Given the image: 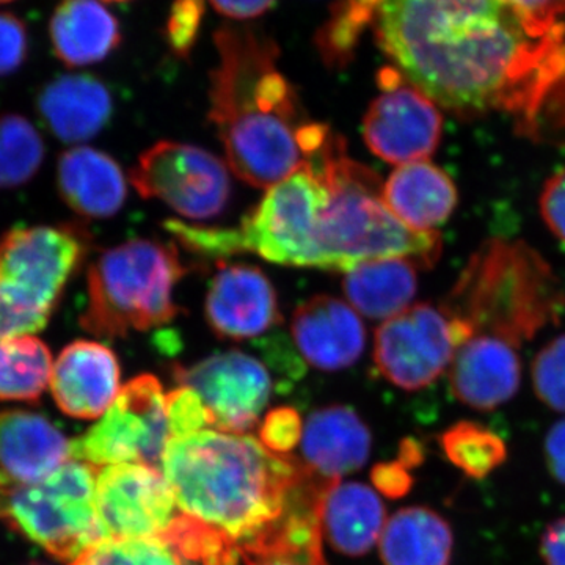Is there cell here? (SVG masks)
<instances>
[{
    "mask_svg": "<svg viewBox=\"0 0 565 565\" xmlns=\"http://www.w3.org/2000/svg\"><path fill=\"white\" fill-rule=\"evenodd\" d=\"M131 184L191 221L217 217L232 200L228 169L217 156L180 141L162 140L141 152Z\"/></svg>",
    "mask_w": 565,
    "mask_h": 565,
    "instance_id": "7c38bea8",
    "label": "cell"
},
{
    "mask_svg": "<svg viewBox=\"0 0 565 565\" xmlns=\"http://www.w3.org/2000/svg\"><path fill=\"white\" fill-rule=\"evenodd\" d=\"M382 199L390 211L416 232H435L459 203L455 181L429 161L397 167L384 182Z\"/></svg>",
    "mask_w": 565,
    "mask_h": 565,
    "instance_id": "cb8c5ba5",
    "label": "cell"
},
{
    "mask_svg": "<svg viewBox=\"0 0 565 565\" xmlns=\"http://www.w3.org/2000/svg\"><path fill=\"white\" fill-rule=\"evenodd\" d=\"M291 332L305 362L341 371L359 362L366 329L351 305L332 296L311 297L294 311Z\"/></svg>",
    "mask_w": 565,
    "mask_h": 565,
    "instance_id": "d6986e66",
    "label": "cell"
},
{
    "mask_svg": "<svg viewBox=\"0 0 565 565\" xmlns=\"http://www.w3.org/2000/svg\"><path fill=\"white\" fill-rule=\"evenodd\" d=\"M471 337L441 305H411L375 330L374 363L397 388L418 392L449 370L457 349Z\"/></svg>",
    "mask_w": 565,
    "mask_h": 565,
    "instance_id": "8fae6325",
    "label": "cell"
},
{
    "mask_svg": "<svg viewBox=\"0 0 565 565\" xmlns=\"http://www.w3.org/2000/svg\"><path fill=\"white\" fill-rule=\"evenodd\" d=\"M25 565H46V564H43V563H36V561H33V563H29V564H25Z\"/></svg>",
    "mask_w": 565,
    "mask_h": 565,
    "instance_id": "bcb514c9",
    "label": "cell"
},
{
    "mask_svg": "<svg viewBox=\"0 0 565 565\" xmlns=\"http://www.w3.org/2000/svg\"><path fill=\"white\" fill-rule=\"evenodd\" d=\"M68 565H193L163 539L106 537Z\"/></svg>",
    "mask_w": 565,
    "mask_h": 565,
    "instance_id": "1f68e13d",
    "label": "cell"
},
{
    "mask_svg": "<svg viewBox=\"0 0 565 565\" xmlns=\"http://www.w3.org/2000/svg\"><path fill=\"white\" fill-rule=\"evenodd\" d=\"M96 508L104 539H163L180 516L166 476L145 463L102 468L96 479Z\"/></svg>",
    "mask_w": 565,
    "mask_h": 565,
    "instance_id": "9a60e30c",
    "label": "cell"
},
{
    "mask_svg": "<svg viewBox=\"0 0 565 565\" xmlns=\"http://www.w3.org/2000/svg\"><path fill=\"white\" fill-rule=\"evenodd\" d=\"M539 206L546 228L565 244V167L546 180Z\"/></svg>",
    "mask_w": 565,
    "mask_h": 565,
    "instance_id": "8d00e7d4",
    "label": "cell"
},
{
    "mask_svg": "<svg viewBox=\"0 0 565 565\" xmlns=\"http://www.w3.org/2000/svg\"><path fill=\"white\" fill-rule=\"evenodd\" d=\"M329 189L311 163L305 162L288 178L267 189L236 228L196 226L167 221L163 228L174 239L207 258L255 253L281 266H315L316 234L329 203Z\"/></svg>",
    "mask_w": 565,
    "mask_h": 565,
    "instance_id": "8992f818",
    "label": "cell"
},
{
    "mask_svg": "<svg viewBox=\"0 0 565 565\" xmlns=\"http://www.w3.org/2000/svg\"><path fill=\"white\" fill-rule=\"evenodd\" d=\"M166 396L154 375H137L92 429L71 440V459L98 468L145 463L161 470L170 440Z\"/></svg>",
    "mask_w": 565,
    "mask_h": 565,
    "instance_id": "30bf717a",
    "label": "cell"
},
{
    "mask_svg": "<svg viewBox=\"0 0 565 565\" xmlns=\"http://www.w3.org/2000/svg\"><path fill=\"white\" fill-rule=\"evenodd\" d=\"M161 471L210 565H327L321 511L334 482L296 456L253 435L203 429L170 438Z\"/></svg>",
    "mask_w": 565,
    "mask_h": 565,
    "instance_id": "7a4b0ae2",
    "label": "cell"
},
{
    "mask_svg": "<svg viewBox=\"0 0 565 565\" xmlns=\"http://www.w3.org/2000/svg\"><path fill=\"white\" fill-rule=\"evenodd\" d=\"M50 41L68 68L95 65L120 46V22L99 0H62L51 17Z\"/></svg>",
    "mask_w": 565,
    "mask_h": 565,
    "instance_id": "d4e9b609",
    "label": "cell"
},
{
    "mask_svg": "<svg viewBox=\"0 0 565 565\" xmlns=\"http://www.w3.org/2000/svg\"><path fill=\"white\" fill-rule=\"evenodd\" d=\"M373 435L355 411L329 405L308 416L302 434L303 463L323 481L355 473L371 456Z\"/></svg>",
    "mask_w": 565,
    "mask_h": 565,
    "instance_id": "44dd1931",
    "label": "cell"
},
{
    "mask_svg": "<svg viewBox=\"0 0 565 565\" xmlns=\"http://www.w3.org/2000/svg\"><path fill=\"white\" fill-rule=\"evenodd\" d=\"M371 479H373L379 492L386 494L388 498H394V500L405 497L414 486L411 470L404 467L399 460L375 465L373 471H371Z\"/></svg>",
    "mask_w": 565,
    "mask_h": 565,
    "instance_id": "74e56055",
    "label": "cell"
},
{
    "mask_svg": "<svg viewBox=\"0 0 565 565\" xmlns=\"http://www.w3.org/2000/svg\"><path fill=\"white\" fill-rule=\"evenodd\" d=\"M71 441L51 419L35 412H0V473L36 482L68 462Z\"/></svg>",
    "mask_w": 565,
    "mask_h": 565,
    "instance_id": "7402d4cb",
    "label": "cell"
},
{
    "mask_svg": "<svg viewBox=\"0 0 565 565\" xmlns=\"http://www.w3.org/2000/svg\"><path fill=\"white\" fill-rule=\"evenodd\" d=\"M329 189V203L316 234L313 269L349 273L359 264L403 258L422 267L440 259L444 241L437 232H416L396 217L382 199L384 182L348 156L345 140L333 134L307 161Z\"/></svg>",
    "mask_w": 565,
    "mask_h": 565,
    "instance_id": "277c9868",
    "label": "cell"
},
{
    "mask_svg": "<svg viewBox=\"0 0 565 565\" xmlns=\"http://www.w3.org/2000/svg\"><path fill=\"white\" fill-rule=\"evenodd\" d=\"M263 565H307L300 563H294V561H273V563H267Z\"/></svg>",
    "mask_w": 565,
    "mask_h": 565,
    "instance_id": "ee69618b",
    "label": "cell"
},
{
    "mask_svg": "<svg viewBox=\"0 0 565 565\" xmlns=\"http://www.w3.org/2000/svg\"><path fill=\"white\" fill-rule=\"evenodd\" d=\"M185 274L177 248L158 241L132 239L103 252L88 267L82 329L118 340L172 322L180 315L174 288Z\"/></svg>",
    "mask_w": 565,
    "mask_h": 565,
    "instance_id": "52a82bcc",
    "label": "cell"
},
{
    "mask_svg": "<svg viewBox=\"0 0 565 565\" xmlns=\"http://www.w3.org/2000/svg\"><path fill=\"white\" fill-rule=\"evenodd\" d=\"M212 278L204 316L222 340L245 341L282 322L278 294L259 267L221 263Z\"/></svg>",
    "mask_w": 565,
    "mask_h": 565,
    "instance_id": "2e32d148",
    "label": "cell"
},
{
    "mask_svg": "<svg viewBox=\"0 0 565 565\" xmlns=\"http://www.w3.org/2000/svg\"><path fill=\"white\" fill-rule=\"evenodd\" d=\"M379 542L385 565H451L455 552L451 525L424 505L390 516Z\"/></svg>",
    "mask_w": 565,
    "mask_h": 565,
    "instance_id": "4316f807",
    "label": "cell"
},
{
    "mask_svg": "<svg viewBox=\"0 0 565 565\" xmlns=\"http://www.w3.org/2000/svg\"><path fill=\"white\" fill-rule=\"evenodd\" d=\"M375 41L408 84L460 117H534L565 76V25L508 0H382Z\"/></svg>",
    "mask_w": 565,
    "mask_h": 565,
    "instance_id": "6da1fadb",
    "label": "cell"
},
{
    "mask_svg": "<svg viewBox=\"0 0 565 565\" xmlns=\"http://www.w3.org/2000/svg\"><path fill=\"white\" fill-rule=\"evenodd\" d=\"M36 111L55 139L81 147L109 125L114 98L92 74H63L41 87Z\"/></svg>",
    "mask_w": 565,
    "mask_h": 565,
    "instance_id": "ffe728a7",
    "label": "cell"
},
{
    "mask_svg": "<svg viewBox=\"0 0 565 565\" xmlns=\"http://www.w3.org/2000/svg\"><path fill=\"white\" fill-rule=\"evenodd\" d=\"M531 377L541 403L565 414V334L556 337L539 351L531 367Z\"/></svg>",
    "mask_w": 565,
    "mask_h": 565,
    "instance_id": "d6a6232c",
    "label": "cell"
},
{
    "mask_svg": "<svg viewBox=\"0 0 565 565\" xmlns=\"http://www.w3.org/2000/svg\"><path fill=\"white\" fill-rule=\"evenodd\" d=\"M166 412L170 438L200 433L204 427H210L202 399L185 386L167 394Z\"/></svg>",
    "mask_w": 565,
    "mask_h": 565,
    "instance_id": "836d02e7",
    "label": "cell"
},
{
    "mask_svg": "<svg viewBox=\"0 0 565 565\" xmlns=\"http://www.w3.org/2000/svg\"><path fill=\"white\" fill-rule=\"evenodd\" d=\"M302 418L292 407H278L266 415L259 427V441L278 455H291L302 440Z\"/></svg>",
    "mask_w": 565,
    "mask_h": 565,
    "instance_id": "e575fe53",
    "label": "cell"
},
{
    "mask_svg": "<svg viewBox=\"0 0 565 565\" xmlns=\"http://www.w3.org/2000/svg\"><path fill=\"white\" fill-rule=\"evenodd\" d=\"M102 468L70 459L36 482L0 473V523L57 561H71L104 539L96 508Z\"/></svg>",
    "mask_w": 565,
    "mask_h": 565,
    "instance_id": "9c48e42d",
    "label": "cell"
},
{
    "mask_svg": "<svg viewBox=\"0 0 565 565\" xmlns=\"http://www.w3.org/2000/svg\"><path fill=\"white\" fill-rule=\"evenodd\" d=\"M441 308L473 337L489 334L519 348L561 321L565 291L531 245L493 237L470 256Z\"/></svg>",
    "mask_w": 565,
    "mask_h": 565,
    "instance_id": "5b68a950",
    "label": "cell"
},
{
    "mask_svg": "<svg viewBox=\"0 0 565 565\" xmlns=\"http://www.w3.org/2000/svg\"><path fill=\"white\" fill-rule=\"evenodd\" d=\"M322 537L334 552L363 556L381 541L386 523L384 501L360 482H334L322 501Z\"/></svg>",
    "mask_w": 565,
    "mask_h": 565,
    "instance_id": "484cf974",
    "label": "cell"
},
{
    "mask_svg": "<svg viewBox=\"0 0 565 565\" xmlns=\"http://www.w3.org/2000/svg\"><path fill=\"white\" fill-rule=\"evenodd\" d=\"M377 82L382 93L364 115V143L388 163L427 161L444 134V115L437 104L393 66L382 70Z\"/></svg>",
    "mask_w": 565,
    "mask_h": 565,
    "instance_id": "4fadbf2b",
    "label": "cell"
},
{
    "mask_svg": "<svg viewBox=\"0 0 565 565\" xmlns=\"http://www.w3.org/2000/svg\"><path fill=\"white\" fill-rule=\"evenodd\" d=\"M107 2H128V0H107Z\"/></svg>",
    "mask_w": 565,
    "mask_h": 565,
    "instance_id": "7dc6e473",
    "label": "cell"
},
{
    "mask_svg": "<svg viewBox=\"0 0 565 565\" xmlns=\"http://www.w3.org/2000/svg\"><path fill=\"white\" fill-rule=\"evenodd\" d=\"M452 396L479 412L501 407L519 393L522 360L515 345L475 334L457 349L448 370Z\"/></svg>",
    "mask_w": 565,
    "mask_h": 565,
    "instance_id": "ac0fdd59",
    "label": "cell"
},
{
    "mask_svg": "<svg viewBox=\"0 0 565 565\" xmlns=\"http://www.w3.org/2000/svg\"><path fill=\"white\" fill-rule=\"evenodd\" d=\"M117 355L98 341L77 340L54 362L51 393L63 414L77 419L102 418L121 392Z\"/></svg>",
    "mask_w": 565,
    "mask_h": 565,
    "instance_id": "e0dca14e",
    "label": "cell"
},
{
    "mask_svg": "<svg viewBox=\"0 0 565 565\" xmlns=\"http://www.w3.org/2000/svg\"><path fill=\"white\" fill-rule=\"evenodd\" d=\"M55 180L63 203L82 217H114L128 196L120 163L107 152L84 145L58 156Z\"/></svg>",
    "mask_w": 565,
    "mask_h": 565,
    "instance_id": "603a6c76",
    "label": "cell"
},
{
    "mask_svg": "<svg viewBox=\"0 0 565 565\" xmlns=\"http://www.w3.org/2000/svg\"><path fill=\"white\" fill-rule=\"evenodd\" d=\"M90 244L77 223L17 226L0 237V341L50 323Z\"/></svg>",
    "mask_w": 565,
    "mask_h": 565,
    "instance_id": "ba28073f",
    "label": "cell"
},
{
    "mask_svg": "<svg viewBox=\"0 0 565 565\" xmlns=\"http://www.w3.org/2000/svg\"><path fill=\"white\" fill-rule=\"evenodd\" d=\"M508 2L522 7L534 17L544 18V20H557L565 13V0H508Z\"/></svg>",
    "mask_w": 565,
    "mask_h": 565,
    "instance_id": "b9f144b4",
    "label": "cell"
},
{
    "mask_svg": "<svg viewBox=\"0 0 565 565\" xmlns=\"http://www.w3.org/2000/svg\"><path fill=\"white\" fill-rule=\"evenodd\" d=\"M173 379L199 394L210 427L228 434L255 429L274 388L266 366L241 351L215 353L189 367L174 364Z\"/></svg>",
    "mask_w": 565,
    "mask_h": 565,
    "instance_id": "5bb4252c",
    "label": "cell"
},
{
    "mask_svg": "<svg viewBox=\"0 0 565 565\" xmlns=\"http://www.w3.org/2000/svg\"><path fill=\"white\" fill-rule=\"evenodd\" d=\"M10 2H14V0H0V6H2V3H10Z\"/></svg>",
    "mask_w": 565,
    "mask_h": 565,
    "instance_id": "f6af8a7d",
    "label": "cell"
},
{
    "mask_svg": "<svg viewBox=\"0 0 565 565\" xmlns=\"http://www.w3.org/2000/svg\"><path fill=\"white\" fill-rule=\"evenodd\" d=\"M544 452L550 473L565 486V418L553 424L546 434Z\"/></svg>",
    "mask_w": 565,
    "mask_h": 565,
    "instance_id": "f35d334b",
    "label": "cell"
},
{
    "mask_svg": "<svg viewBox=\"0 0 565 565\" xmlns=\"http://www.w3.org/2000/svg\"><path fill=\"white\" fill-rule=\"evenodd\" d=\"M541 556L545 565H565V516L545 527L541 535Z\"/></svg>",
    "mask_w": 565,
    "mask_h": 565,
    "instance_id": "ab89813d",
    "label": "cell"
},
{
    "mask_svg": "<svg viewBox=\"0 0 565 565\" xmlns=\"http://www.w3.org/2000/svg\"><path fill=\"white\" fill-rule=\"evenodd\" d=\"M28 57V25L17 14L0 11V77L17 73Z\"/></svg>",
    "mask_w": 565,
    "mask_h": 565,
    "instance_id": "d590c367",
    "label": "cell"
},
{
    "mask_svg": "<svg viewBox=\"0 0 565 565\" xmlns=\"http://www.w3.org/2000/svg\"><path fill=\"white\" fill-rule=\"evenodd\" d=\"M404 467L408 470L412 468L419 467L424 462V448L418 440L414 438H407V440L401 441L399 457H397Z\"/></svg>",
    "mask_w": 565,
    "mask_h": 565,
    "instance_id": "7bdbcfd3",
    "label": "cell"
},
{
    "mask_svg": "<svg viewBox=\"0 0 565 565\" xmlns=\"http://www.w3.org/2000/svg\"><path fill=\"white\" fill-rule=\"evenodd\" d=\"M440 446L449 463L467 478L486 479L508 460V445L490 427L463 419L440 435Z\"/></svg>",
    "mask_w": 565,
    "mask_h": 565,
    "instance_id": "f546056e",
    "label": "cell"
},
{
    "mask_svg": "<svg viewBox=\"0 0 565 565\" xmlns=\"http://www.w3.org/2000/svg\"><path fill=\"white\" fill-rule=\"evenodd\" d=\"M210 2L223 17L233 18V20H252L273 9L275 0H210Z\"/></svg>",
    "mask_w": 565,
    "mask_h": 565,
    "instance_id": "60d3db41",
    "label": "cell"
},
{
    "mask_svg": "<svg viewBox=\"0 0 565 565\" xmlns=\"http://www.w3.org/2000/svg\"><path fill=\"white\" fill-rule=\"evenodd\" d=\"M51 349L35 334L0 341V401L36 403L51 385Z\"/></svg>",
    "mask_w": 565,
    "mask_h": 565,
    "instance_id": "f1b7e54d",
    "label": "cell"
},
{
    "mask_svg": "<svg viewBox=\"0 0 565 565\" xmlns=\"http://www.w3.org/2000/svg\"><path fill=\"white\" fill-rule=\"evenodd\" d=\"M44 156L46 145L29 118L0 114V189L11 191L31 182Z\"/></svg>",
    "mask_w": 565,
    "mask_h": 565,
    "instance_id": "4dcf8cb0",
    "label": "cell"
},
{
    "mask_svg": "<svg viewBox=\"0 0 565 565\" xmlns=\"http://www.w3.org/2000/svg\"><path fill=\"white\" fill-rule=\"evenodd\" d=\"M217 68L211 74L210 120L230 169L269 189L299 170V134L307 122L297 93L277 68L278 47L250 29H218Z\"/></svg>",
    "mask_w": 565,
    "mask_h": 565,
    "instance_id": "3957f363",
    "label": "cell"
},
{
    "mask_svg": "<svg viewBox=\"0 0 565 565\" xmlns=\"http://www.w3.org/2000/svg\"><path fill=\"white\" fill-rule=\"evenodd\" d=\"M419 267L408 259H379L345 273L343 289L349 305L364 318L390 319L403 313L418 291Z\"/></svg>",
    "mask_w": 565,
    "mask_h": 565,
    "instance_id": "83f0119b",
    "label": "cell"
}]
</instances>
